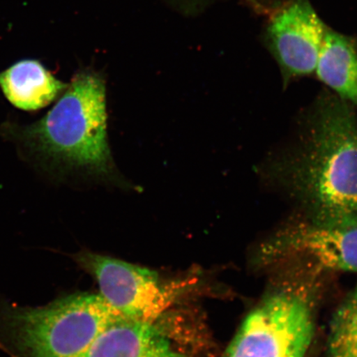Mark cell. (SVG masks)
I'll list each match as a JSON object with an SVG mask.
<instances>
[{
    "instance_id": "11",
    "label": "cell",
    "mask_w": 357,
    "mask_h": 357,
    "mask_svg": "<svg viewBox=\"0 0 357 357\" xmlns=\"http://www.w3.org/2000/svg\"><path fill=\"white\" fill-rule=\"evenodd\" d=\"M328 357H357V284L333 317Z\"/></svg>"
},
{
    "instance_id": "10",
    "label": "cell",
    "mask_w": 357,
    "mask_h": 357,
    "mask_svg": "<svg viewBox=\"0 0 357 357\" xmlns=\"http://www.w3.org/2000/svg\"><path fill=\"white\" fill-rule=\"evenodd\" d=\"M315 73L338 98L357 107V49L350 38L328 29Z\"/></svg>"
},
{
    "instance_id": "3",
    "label": "cell",
    "mask_w": 357,
    "mask_h": 357,
    "mask_svg": "<svg viewBox=\"0 0 357 357\" xmlns=\"http://www.w3.org/2000/svg\"><path fill=\"white\" fill-rule=\"evenodd\" d=\"M123 318L100 294H74L38 307L0 298V351L13 357H86L100 334Z\"/></svg>"
},
{
    "instance_id": "1",
    "label": "cell",
    "mask_w": 357,
    "mask_h": 357,
    "mask_svg": "<svg viewBox=\"0 0 357 357\" xmlns=\"http://www.w3.org/2000/svg\"><path fill=\"white\" fill-rule=\"evenodd\" d=\"M275 173L312 222L357 226V117L351 105L329 93L321 97L300 144Z\"/></svg>"
},
{
    "instance_id": "6",
    "label": "cell",
    "mask_w": 357,
    "mask_h": 357,
    "mask_svg": "<svg viewBox=\"0 0 357 357\" xmlns=\"http://www.w3.org/2000/svg\"><path fill=\"white\" fill-rule=\"evenodd\" d=\"M261 258L266 263L303 258L323 269L357 271V226L300 223L267 241Z\"/></svg>"
},
{
    "instance_id": "4",
    "label": "cell",
    "mask_w": 357,
    "mask_h": 357,
    "mask_svg": "<svg viewBox=\"0 0 357 357\" xmlns=\"http://www.w3.org/2000/svg\"><path fill=\"white\" fill-rule=\"evenodd\" d=\"M314 332L309 294L280 289L250 312L222 357H305Z\"/></svg>"
},
{
    "instance_id": "2",
    "label": "cell",
    "mask_w": 357,
    "mask_h": 357,
    "mask_svg": "<svg viewBox=\"0 0 357 357\" xmlns=\"http://www.w3.org/2000/svg\"><path fill=\"white\" fill-rule=\"evenodd\" d=\"M105 93L99 74L78 73L44 117L29 124L8 120L0 133L22 158L47 172L82 169L109 175L113 160L107 137Z\"/></svg>"
},
{
    "instance_id": "7",
    "label": "cell",
    "mask_w": 357,
    "mask_h": 357,
    "mask_svg": "<svg viewBox=\"0 0 357 357\" xmlns=\"http://www.w3.org/2000/svg\"><path fill=\"white\" fill-rule=\"evenodd\" d=\"M327 30L307 0H294L276 13L268 36L285 82L315 73Z\"/></svg>"
},
{
    "instance_id": "5",
    "label": "cell",
    "mask_w": 357,
    "mask_h": 357,
    "mask_svg": "<svg viewBox=\"0 0 357 357\" xmlns=\"http://www.w3.org/2000/svg\"><path fill=\"white\" fill-rule=\"evenodd\" d=\"M77 260L96 280L102 298L125 318L155 324L181 290L163 284L153 271L117 259L84 252Z\"/></svg>"
},
{
    "instance_id": "9",
    "label": "cell",
    "mask_w": 357,
    "mask_h": 357,
    "mask_svg": "<svg viewBox=\"0 0 357 357\" xmlns=\"http://www.w3.org/2000/svg\"><path fill=\"white\" fill-rule=\"evenodd\" d=\"M68 84L56 79L38 60L16 62L0 73V89L15 108L38 111L62 95Z\"/></svg>"
},
{
    "instance_id": "8",
    "label": "cell",
    "mask_w": 357,
    "mask_h": 357,
    "mask_svg": "<svg viewBox=\"0 0 357 357\" xmlns=\"http://www.w3.org/2000/svg\"><path fill=\"white\" fill-rule=\"evenodd\" d=\"M86 357H181L154 324L123 318L98 337Z\"/></svg>"
}]
</instances>
